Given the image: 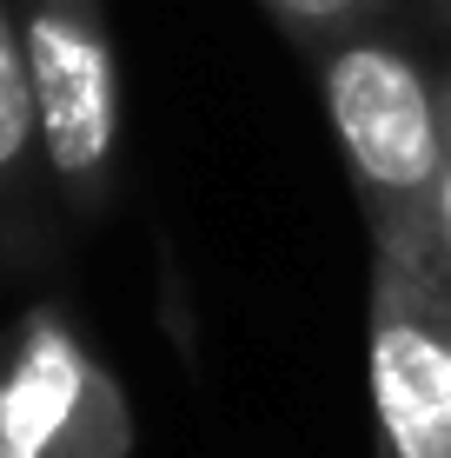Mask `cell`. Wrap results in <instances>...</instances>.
Masks as SVG:
<instances>
[{
	"instance_id": "obj_5",
	"label": "cell",
	"mask_w": 451,
	"mask_h": 458,
	"mask_svg": "<svg viewBox=\"0 0 451 458\" xmlns=\"http://www.w3.org/2000/svg\"><path fill=\"white\" fill-rule=\"evenodd\" d=\"M34 160H40V106H34V73H27V34L21 13L0 0V199L27 186Z\"/></svg>"
},
{
	"instance_id": "obj_4",
	"label": "cell",
	"mask_w": 451,
	"mask_h": 458,
	"mask_svg": "<svg viewBox=\"0 0 451 458\" xmlns=\"http://www.w3.org/2000/svg\"><path fill=\"white\" fill-rule=\"evenodd\" d=\"M127 412L80 339L54 319L21 333V352L0 372V458H120Z\"/></svg>"
},
{
	"instance_id": "obj_1",
	"label": "cell",
	"mask_w": 451,
	"mask_h": 458,
	"mask_svg": "<svg viewBox=\"0 0 451 458\" xmlns=\"http://www.w3.org/2000/svg\"><path fill=\"white\" fill-rule=\"evenodd\" d=\"M319 87L346 173L365 199L372 246L431 240V199L445 166V87L425 73V60L359 27L319 47Z\"/></svg>"
},
{
	"instance_id": "obj_7",
	"label": "cell",
	"mask_w": 451,
	"mask_h": 458,
	"mask_svg": "<svg viewBox=\"0 0 451 458\" xmlns=\"http://www.w3.org/2000/svg\"><path fill=\"white\" fill-rule=\"evenodd\" d=\"M445 166H438V199H431V246H438V266L451 273V73H445Z\"/></svg>"
},
{
	"instance_id": "obj_3",
	"label": "cell",
	"mask_w": 451,
	"mask_h": 458,
	"mask_svg": "<svg viewBox=\"0 0 451 458\" xmlns=\"http://www.w3.org/2000/svg\"><path fill=\"white\" fill-rule=\"evenodd\" d=\"M40 160L67 207L100 213L120 160V60L100 0H21Z\"/></svg>"
},
{
	"instance_id": "obj_8",
	"label": "cell",
	"mask_w": 451,
	"mask_h": 458,
	"mask_svg": "<svg viewBox=\"0 0 451 458\" xmlns=\"http://www.w3.org/2000/svg\"><path fill=\"white\" fill-rule=\"evenodd\" d=\"M445 7H451V0H445Z\"/></svg>"
},
{
	"instance_id": "obj_2",
	"label": "cell",
	"mask_w": 451,
	"mask_h": 458,
	"mask_svg": "<svg viewBox=\"0 0 451 458\" xmlns=\"http://www.w3.org/2000/svg\"><path fill=\"white\" fill-rule=\"evenodd\" d=\"M365 372L379 452L451 458V273L431 240L379 246Z\"/></svg>"
},
{
	"instance_id": "obj_6",
	"label": "cell",
	"mask_w": 451,
	"mask_h": 458,
	"mask_svg": "<svg viewBox=\"0 0 451 458\" xmlns=\"http://www.w3.org/2000/svg\"><path fill=\"white\" fill-rule=\"evenodd\" d=\"M266 13L286 27L292 40L325 47V40H338V34L372 27V21L385 13V0H266Z\"/></svg>"
}]
</instances>
